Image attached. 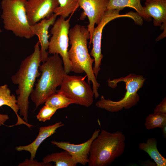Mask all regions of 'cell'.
I'll list each match as a JSON object with an SVG mask.
<instances>
[{
  "instance_id": "obj_5",
  "label": "cell",
  "mask_w": 166,
  "mask_h": 166,
  "mask_svg": "<svg viewBox=\"0 0 166 166\" xmlns=\"http://www.w3.org/2000/svg\"><path fill=\"white\" fill-rule=\"evenodd\" d=\"M145 78L143 76L130 73L124 77L108 80V86L116 88L117 83L124 82L126 86V92L123 97L118 101L106 99L102 96L100 100L96 104V106L111 113L117 112L123 109H129L136 105L140 100L137 92L143 86Z\"/></svg>"
},
{
  "instance_id": "obj_24",
  "label": "cell",
  "mask_w": 166,
  "mask_h": 166,
  "mask_svg": "<svg viewBox=\"0 0 166 166\" xmlns=\"http://www.w3.org/2000/svg\"><path fill=\"white\" fill-rule=\"evenodd\" d=\"M18 166H51L50 163H45L43 162H38L34 159H25L22 162L19 163Z\"/></svg>"
},
{
  "instance_id": "obj_12",
  "label": "cell",
  "mask_w": 166,
  "mask_h": 166,
  "mask_svg": "<svg viewBox=\"0 0 166 166\" xmlns=\"http://www.w3.org/2000/svg\"><path fill=\"white\" fill-rule=\"evenodd\" d=\"M100 129L95 130L91 138L86 142L79 144H74L66 142L51 141L52 144L57 147L68 152L77 163L85 165L89 161L90 147L93 140L98 135Z\"/></svg>"
},
{
  "instance_id": "obj_7",
  "label": "cell",
  "mask_w": 166,
  "mask_h": 166,
  "mask_svg": "<svg viewBox=\"0 0 166 166\" xmlns=\"http://www.w3.org/2000/svg\"><path fill=\"white\" fill-rule=\"evenodd\" d=\"M84 77L64 74L60 89L57 92L71 100L77 105L89 107L93 103L94 93Z\"/></svg>"
},
{
  "instance_id": "obj_6",
  "label": "cell",
  "mask_w": 166,
  "mask_h": 166,
  "mask_svg": "<svg viewBox=\"0 0 166 166\" xmlns=\"http://www.w3.org/2000/svg\"><path fill=\"white\" fill-rule=\"evenodd\" d=\"M27 0H2L1 16L4 27L12 32L16 36L30 39L32 33L27 18L25 8Z\"/></svg>"
},
{
  "instance_id": "obj_27",
  "label": "cell",
  "mask_w": 166,
  "mask_h": 166,
  "mask_svg": "<svg viewBox=\"0 0 166 166\" xmlns=\"http://www.w3.org/2000/svg\"><path fill=\"white\" fill-rule=\"evenodd\" d=\"M166 125L164 126V127H163L162 128H161L163 135L164 136V137H165V138L166 137Z\"/></svg>"
},
{
  "instance_id": "obj_15",
  "label": "cell",
  "mask_w": 166,
  "mask_h": 166,
  "mask_svg": "<svg viewBox=\"0 0 166 166\" xmlns=\"http://www.w3.org/2000/svg\"><path fill=\"white\" fill-rule=\"evenodd\" d=\"M64 125L63 123L59 121L52 125L40 127L39 133L33 142L27 145L17 146L15 148L16 150L18 151L24 150L29 152L30 154V159H34L38 149L42 143L55 133L57 128Z\"/></svg>"
},
{
  "instance_id": "obj_26",
  "label": "cell",
  "mask_w": 166,
  "mask_h": 166,
  "mask_svg": "<svg viewBox=\"0 0 166 166\" xmlns=\"http://www.w3.org/2000/svg\"><path fill=\"white\" fill-rule=\"evenodd\" d=\"M8 119L9 117L7 114H0V126L4 125L5 122Z\"/></svg>"
},
{
  "instance_id": "obj_10",
  "label": "cell",
  "mask_w": 166,
  "mask_h": 166,
  "mask_svg": "<svg viewBox=\"0 0 166 166\" xmlns=\"http://www.w3.org/2000/svg\"><path fill=\"white\" fill-rule=\"evenodd\" d=\"M58 6V0H27L25 8L30 26L50 18Z\"/></svg>"
},
{
  "instance_id": "obj_25",
  "label": "cell",
  "mask_w": 166,
  "mask_h": 166,
  "mask_svg": "<svg viewBox=\"0 0 166 166\" xmlns=\"http://www.w3.org/2000/svg\"><path fill=\"white\" fill-rule=\"evenodd\" d=\"M154 113H160L166 114V97H165L162 101L156 106L154 109Z\"/></svg>"
},
{
  "instance_id": "obj_2",
  "label": "cell",
  "mask_w": 166,
  "mask_h": 166,
  "mask_svg": "<svg viewBox=\"0 0 166 166\" xmlns=\"http://www.w3.org/2000/svg\"><path fill=\"white\" fill-rule=\"evenodd\" d=\"M39 45L38 41L34 46V52L22 61L18 71L11 77L13 83L18 85L16 93L18 95L17 104L19 114L27 123L29 98L34 89L36 78L41 75L39 70L41 62Z\"/></svg>"
},
{
  "instance_id": "obj_13",
  "label": "cell",
  "mask_w": 166,
  "mask_h": 166,
  "mask_svg": "<svg viewBox=\"0 0 166 166\" xmlns=\"http://www.w3.org/2000/svg\"><path fill=\"white\" fill-rule=\"evenodd\" d=\"M143 9L145 14L153 18L154 26H160L164 30L162 33L157 38L158 41L166 37V0H146Z\"/></svg>"
},
{
  "instance_id": "obj_8",
  "label": "cell",
  "mask_w": 166,
  "mask_h": 166,
  "mask_svg": "<svg viewBox=\"0 0 166 166\" xmlns=\"http://www.w3.org/2000/svg\"><path fill=\"white\" fill-rule=\"evenodd\" d=\"M71 16L66 20L61 17L56 19L50 30L52 36L49 41L48 49L49 53L59 54L61 57L65 73L67 74L72 69L68 53Z\"/></svg>"
},
{
  "instance_id": "obj_3",
  "label": "cell",
  "mask_w": 166,
  "mask_h": 166,
  "mask_svg": "<svg viewBox=\"0 0 166 166\" xmlns=\"http://www.w3.org/2000/svg\"><path fill=\"white\" fill-rule=\"evenodd\" d=\"M40 77L37 80L30 95L36 109L51 95L56 93L57 88L61 85L65 74L62 60L58 54H53L40 65Z\"/></svg>"
},
{
  "instance_id": "obj_16",
  "label": "cell",
  "mask_w": 166,
  "mask_h": 166,
  "mask_svg": "<svg viewBox=\"0 0 166 166\" xmlns=\"http://www.w3.org/2000/svg\"><path fill=\"white\" fill-rule=\"evenodd\" d=\"M7 105L11 108L16 115L17 122L14 125L24 124L30 128L33 126L22 119L18 114L19 111L17 104V99L15 96L11 94V91L6 84L0 86V107L3 105Z\"/></svg>"
},
{
  "instance_id": "obj_21",
  "label": "cell",
  "mask_w": 166,
  "mask_h": 166,
  "mask_svg": "<svg viewBox=\"0 0 166 166\" xmlns=\"http://www.w3.org/2000/svg\"><path fill=\"white\" fill-rule=\"evenodd\" d=\"M144 125L148 130L157 128H161L166 125V114L154 113L149 114L145 119Z\"/></svg>"
},
{
  "instance_id": "obj_20",
  "label": "cell",
  "mask_w": 166,
  "mask_h": 166,
  "mask_svg": "<svg viewBox=\"0 0 166 166\" xmlns=\"http://www.w3.org/2000/svg\"><path fill=\"white\" fill-rule=\"evenodd\" d=\"M59 6L54 13L65 18L73 14L79 6V0H58Z\"/></svg>"
},
{
  "instance_id": "obj_22",
  "label": "cell",
  "mask_w": 166,
  "mask_h": 166,
  "mask_svg": "<svg viewBox=\"0 0 166 166\" xmlns=\"http://www.w3.org/2000/svg\"><path fill=\"white\" fill-rule=\"evenodd\" d=\"M45 103V105L51 106L57 109L66 108L70 104H74L72 100L58 93L50 96Z\"/></svg>"
},
{
  "instance_id": "obj_23",
  "label": "cell",
  "mask_w": 166,
  "mask_h": 166,
  "mask_svg": "<svg viewBox=\"0 0 166 166\" xmlns=\"http://www.w3.org/2000/svg\"><path fill=\"white\" fill-rule=\"evenodd\" d=\"M57 109L48 105H45L40 109L37 115L39 121L45 122L50 119Z\"/></svg>"
},
{
  "instance_id": "obj_9",
  "label": "cell",
  "mask_w": 166,
  "mask_h": 166,
  "mask_svg": "<svg viewBox=\"0 0 166 166\" xmlns=\"http://www.w3.org/2000/svg\"><path fill=\"white\" fill-rule=\"evenodd\" d=\"M120 11L119 10H107L101 22L94 29L90 43V45L92 44L93 47L89 54L94 60V64L93 69L96 78L101 70V60L103 57L101 53V42L102 32L104 27L112 20L120 17H129L133 19L135 22L138 20L137 14L134 12H131L125 14H120Z\"/></svg>"
},
{
  "instance_id": "obj_17",
  "label": "cell",
  "mask_w": 166,
  "mask_h": 166,
  "mask_svg": "<svg viewBox=\"0 0 166 166\" xmlns=\"http://www.w3.org/2000/svg\"><path fill=\"white\" fill-rule=\"evenodd\" d=\"M143 0H109L107 10H122L126 7L134 9L137 13L147 21L151 20V18L144 13L141 2Z\"/></svg>"
},
{
  "instance_id": "obj_11",
  "label": "cell",
  "mask_w": 166,
  "mask_h": 166,
  "mask_svg": "<svg viewBox=\"0 0 166 166\" xmlns=\"http://www.w3.org/2000/svg\"><path fill=\"white\" fill-rule=\"evenodd\" d=\"M109 1V0H79V6L83 10L84 13L89 20L87 28L90 35V45L95 25L98 24L101 21L107 10Z\"/></svg>"
},
{
  "instance_id": "obj_14",
  "label": "cell",
  "mask_w": 166,
  "mask_h": 166,
  "mask_svg": "<svg viewBox=\"0 0 166 166\" xmlns=\"http://www.w3.org/2000/svg\"><path fill=\"white\" fill-rule=\"evenodd\" d=\"M57 15L55 14L48 18L44 19L31 26V30L33 34L37 35L41 46L40 50V57L41 62L44 63L48 58V52L49 44L48 30L50 26L53 25L56 20Z\"/></svg>"
},
{
  "instance_id": "obj_18",
  "label": "cell",
  "mask_w": 166,
  "mask_h": 166,
  "mask_svg": "<svg viewBox=\"0 0 166 166\" xmlns=\"http://www.w3.org/2000/svg\"><path fill=\"white\" fill-rule=\"evenodd\" d=\"M157 140L154 138H149L146 142H142L138 147L148 154L157 166H166V159L159 152L157 147Z\"/></svg>"
},
{
  "instance_id": "obj_19",
  "label": "cell",
  "mask_w": 166,
  "mask_h": 166,
  "mask_svg": "<svg viewBox=\"0 0 166 166\" xmlns=\"http://www.w3.org/2000/svg\"><path fill=\"white\" fill-rule=\"evenodd\" d=\"M42 161L45 163L54 162L55 166H76L77 164L69 153L65 150L49 154L43 158Z\"/></svg>"
},
{
  "instance_id": "obj_28",
  "label": "cell",
  "mask_w": 166,
  "mask_h": 166,
  "mask_svg": "<svg viewBox=\"0 0 166 166\" xmlns=\"http://www.w3.org/2000/svg\"><path fill=\"white\" fill-rule=\"evenodd\" d=\"M2 30L0 29V32H1Z\"/></svg>"
},
{
  "instance_id": "obj_1",
  "label": "cell",
  "mask_w": 166,
  "mask_h": 166,
  "mask_svg": "<svg viewBox=\"0 0 166 166\" xmlns=\"http://www.w3.org/2000/svg\"><path fill=\"white\" fill-rule=\"evenodd\" d=\"M69 37L71 47L68 51L72 65L71 71L79 73L85 72L90 84L91 82L96 99L99 96L98 89L100 84L97 81L93 71L92 65L94 61L89 53L87 40L90 35L87 28L76 24L69 30Z\"/></svg>"
},
{
  "instance_id": "obj_4",
  "label": "cell",
  "mask_w": 166,
  "mask_h": 166,
  "mask_svg": "<svg viewBox=\"0 0 166 166\" xmlns=\"http://www.w3.org/2000/svg\"><path fill=\"white\" fill-rule=\"evenodd\" d=\"M125 136L122 132H110L102 130L91 144L88 165L106 166L122 155L125 148Z\"/></svg>"
}]
</instances>
